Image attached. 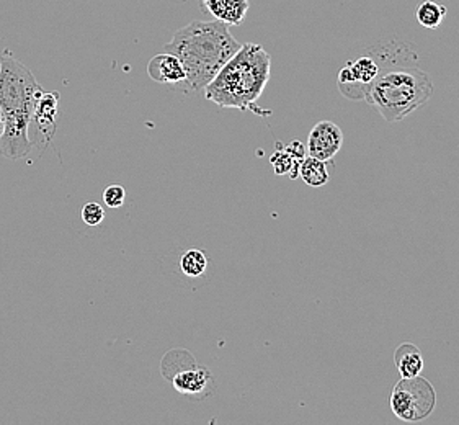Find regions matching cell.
<instances>
[{
    "label": "cell",
    "instance_id": "cell-1",
    "mask_svg": "<svg viewBox=\"0 0 459 425\" xmlns=\"http://www.w3.org/2000/svg\"><path fill=\"white\" fill-rule=\"evenodd\" d=\"M240 47L239 41L230 35V25L220 20H195L175 31L164 51L180 59L186 75L185 83L198 92L212 82Z\"/></svg>",
    "mask_w": 459,
    "mask_h": 425
},
{
    "label": "cell",
    "instance_id": "cell-2",
    "mask_svg": "<svg viewBox=\"0 0 459 425\" xmlns=\"http://www.w3.org/2000/svg\"><path fill=\"white\" fill-rule=\"evenodd\" d=\"M41 92V85L27 65L10 53L0 56V107L5 117V130L0 136L2 158L17 160L35 151L30 126Z\"/></svg>",
    "mask_w": 459,
    "mask_h": 425
},
{
    "label": "cell",
    "instance_id": "cell-3",
    "mask_svg": "<svg viewBox=\"0 0 459 425\" xmlns=\"http://www.w3.org/2000/svg\"><path fill=\"white\" fill-rule=\"evenodd\" d=\"M272 74V57L264 47L246 43L222 65L220 73L208 83L204 99L221 108H236L264 115L255 102L265 91Z\"/></svg>",
    "mask_w": 459,
    "mask_h": 425
},
{
    "label": "cell",
    "instance_id": "cell-4",
    "mask_svg": "<svg viewBox=\"0 0 459 425\" xmlns=\"http://www.w3.org/2000/svg\"><path fill=\"white\" fill-rule=\"evenodd\" d=\"M432 95V77L415 65V57L407 59L405 56L381 67L375 82L368 89L365 100L393 125L419 110Z\"/></svg>",
    "mask_w": 459,
    "mask_h": 425
},
{
    "label": "cell",
    "instance_id": "cell-5",
    "mask_svg": "<svg viewBox=\"0 0 459 425\" xmlns=\"http://www.w3.org/2000/svg\"><path fill=\"white\" fill-rule=\"evenodd\" d=\"M391 411L399 421L417 424L432 416L437 407V393L423 377L401 378L391 393Z\"/></svg>",
    "mask_w": 459,
    "mask_h": 425
},
{
    "label": "cell",
    "instance_id": "cell-6",
    "mask_svg": "<svg viewBox=\"0 0 459 425\" xmlns=\"http://www.w3.org/2000/svg\"><path fill=\"white\" fill-rule=\"evenodd\" d=\"M162 375L170 379L174 388L185 396L202 398L212 386V371L198 365L186 351H172L162 361Z\"/></svg>",
    "mask_w": 459,
    "mask_h": 425
},
{
    "label": "cell",
    "instance_id": "cell-7",
    "mask_svg": "<svg viewBox=\"0 0 459 425\" xmlns=\"http://www.w3.org/2000/svg\"><path fill=\"white\" fill-rule=\"evenodd\" d=\"M393 61L386 59L385 63L377 61L375 56H359L351 59L339 71V91L349 100H365L369 85L375 82L381 67Z\"/></svg>",
    "mask_w": 459,
    "mask_h": 425
},
{
    "label": "cell",
    "instance_id": "cell-8",
    "mask_svg": "<svg viewBox=\"0 0 459 425\" xmlns=\"http://www.w3.org/2000/svg\"><path fill=\"white\" fill-rule=\"evenodd\" d=\"M57 107H59V93L43 92L35 103V111H33V120L30 126V136L33 139L35 148L43 151L47 149L48 144L51 143V138L55 136L56 120H57Z\"/></svg>",
    "mask_w": 459,
    "mask_h": 425
},
{
    "label": "cell",
    "instance_id": "cell-9",
    "mask_svg": "<svg viewBox=\"0 0 459 425\" xmlns=\"http://www.w3.org/2000/svg\"><path fill=\"white\" fill-rule=\"evenodd\" d=\"M343 146V131L333 121H319L314 126L309 136L306 151L309 156L321 159L324 162H331Z\"/></svg>",
    "mask_w": 459,
    "mask_h": 425
},
{
    "label": "cell",
    "instance_id": "cell-10",
    "mask_svg": "<svg viewBox=\"0 0 459 425\" xmlns=\"http://www.w3.org/2000/svg\"><path fill=\"white\" fill-rule=\"evenodd\" d=\"M147 74L159 83H180L185 82L186 75L180 59L170 53L157 55L147 65Z\"/></svg>",
    "mask_w": 459,
    "mask_h": 425
},
{
    "label": "cell",
    "instance_id": "cell-11",
    "mask_svg": "<svg viewBox=\"0 0 459 425\" xmlns=\"http://www.w3.org/2000/svg\"><path fill=\"white\" fill-rule=\"evenodd\" d=\"M306 152L307 151L303 143L293 141L285 149L276 151L270 159V162L278 176H288L294 180L299 177V166H301V160L306 158Z\"/></svg>",
    "mask_w": 459,
    "mask_h": 425
},
{
    "label": "cell",
    "instance_id": "cell-12",
    "mask_svg": "<svg viewBox=\"0 0 459 425\" xmlns=\"http://www.w3.org/2000/svg\"><path fill=\"white\" fill-rule=\"evenodd\" d=\"M204 7L212 17L230 27H238L247 15L250 2L248 0H208Z\"/></svg>",
    "mask_w": 459,
    "mask_h": 425
},
{
    "label": "cell",
    "instance_id": "cell-13",
    "mask_svg": "<svg viewBox=\"0 0 459 425\" xmlns=\"http://www.w3.org/2000/svg\"><path fill=\"white\" fill-rule=\"evenodd\" d=\"M394 363L403 378L419 377L425 367L422 351L411 343H401L397 347L394 351Z\"/></svg>",
    "mask_w": 459,
    "mask_h": 425
},
{
    "label": "cell",
    "instance_id": "cell-14",
    "mask_svg": "<svg viewBox=\"0 0 459 425\" xmlns=\"http://www.w3.org/2000/svg\"><path fill=\"white\" fill-rule=\"evenodd\" d=\"M299 177L303 178L304 184H307L313 188H321L327 186L331 177L327 170V162H324L321 159L313 158V156H306L301 160L299 166Z\"/></svg>",
    "mask_w": 459,
    "mask_h": 425
},
{
    "label": "cell",
    "instance_id": "cell-15",
    "mask_svg": "<svg viewBox=\"0 0 459 425\" xmlns=\"http://www.w3.org/2000/svg\"><path fill=\"white\" fill-rule=\"evenodd\" d=\"M415 17L423 28L437 30L446 17V7H443L433 0H425L422 4H419Z\"/></svg>",
    "mask_w": 459,
    "mask_h": 425
},
{
    "label": "cell",
    "instance_id": "cell-16",
    "mask_svg": "<svg viewBox=\"0 0 459 425\" xmlns=\"http://www.w3.org/2000/svg\"><path fill=\"white\" fill-rule=\"evenodd\" d=\"M206 268H208V259L203 250H186L180 259V270L186 277H202L203 273L206 272Z\"/></svg>",
    "mask_w": 459,
    "mask_h": 425
},
{
    "label": "cell",
    "instance_id": "cell-17",
    "mask_svg": "<svg viewBox=\"0 0 459 425\" xmlns=\"http://www.w3.org/2000/svg\"><path fill=\"white\" fill-rule=\"evenodd\" d=\"M105 220V210L97 202H89L82 206V221L87 226H99Z\"/></svg>",
    "mask_w": 459,
    "mask_h": 425
},
{
    "label": "cell",
    "instance_id": "cell-18",
    "mask_svg": "<svg viewBox=\"0 0 459 425\" xmlns=\"http://www.w3.org/2000/svg\"><path fill=\"white\" fill-rule=\"evenodd\" d=\"M125 200H126L125 186H107L103 192V202L110 208H120L125 204Z\"/></svg>",
    "mask_w": 459,
    "mask_h": 425
},
{
    "label": "cell",
    "instance_id": "cell-19",
    "mask_svg": "<svg viewBox=\"0 0 459 425\" xmlns=\"http://www.w3.org/2000/svg\"><path fill=\"white\" fill-rule=\"evenodd\" d=\"M4 130H5V117H4L2 107H0V136L4 134Z\"/></svg>",
    "mask_w": 459,
    "mask_h": 425
},
{
    "label": "cell",
    "instance_id": "cell-20",
    "mask_svg": "<svg viewBox=\"0 0 459 425\" xmlns=\"http://www.w3.org/2000/svg\"><path fill=\"white\" fill-rule=\"evenodd\" d=\"M203 4H204V2H208V0H202Z\"/></svg>",
    "mask_w": 459,
    "mask_h": 425
}]
</instances>
